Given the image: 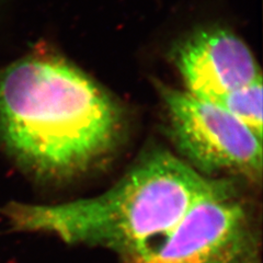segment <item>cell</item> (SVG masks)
Returning a JSON list of instances; mask_svg holds the SVG:
<instances>
[{"mask_svg": "<svg viewBox=\"0 0 263 263\" xmlns=\"http://www.w3.org/2000/svg\"><path fill=\"white\" fill-rule=\"evenodd\" d=\"M124 123L121 105L59 55L34 49L0 70V145L39 180L70 179L109 158Z\"/></svg>", "mask_w": 263, "mask_h": 263, "instance_id": "6da1fadb", "label": "cell"}, {"mask_svg": "<svg viewBox=\"0 0 263 263\" xmlns=\"http://www.w3.org/2000/svg\"><path fill=\"white\" fill-rule=\"evenodd\" d=\"M218 180L202 176L174 153L152 149L97 196L57 204L9 202L2 213L16 232L52 235L122 259L174 227Z\"/></svg>", "mask_w": 263, "mask_h": 263, "instance_id": "7a4b0ae2", "label": "cell"}, {"mask_svg": "<svg viewBox=\"0 0 263 263\" xmlns=\"http://www.w3.org/2000/svg\"><path fill=\"white\" fill-rule=\"evenodd\" d=\"M178 157L202 176L262 179V137L221 106L155 80Z\"/></svg>", "mask_w": 263, "mask_h": 263, "instance_id": "3957f363", "label": "cell"}, {"mask_svg": "<svg viewBox=\"0 0 263 263\" xmlns=\"http://www.w3.org/2000/svg\"><path fill=\"white\" fill-rule=\"evenodd\" d=\"M122 263H260L252 213L232 179H219L168 232Z\"/></svg>", "mask_w": 263, "mask_h": 263, "instance_id": "277c9868", "label": "cell"}, {"mask_svg": "<svg viewBox=\"0 0 263 263\" xmlns=\"http://www.w3.org/2000/svg\"><path fill=\"white\" fill-rule=\"evenodd\" d=\"M174 62L186 91L215 104L234 90L262 80L250 48L225 29L195 32L177 45Z\"/></svg>", "mask_w": 263, "mask_h": 263, "instance_id": "5b68a950", "label": "cell"}, {"mask_svg": "<svg viewBox=\"0 0 263 263\" xmlns=\"http://www.w3.org/2000/svg\"><path fill=\"white\" fill-rule=\"evenodd\" d=\"M262 80L241 87L227 95L217 105L221 106L245 125L262 137L263 130Z\"/></svg>", "mask_w": 263, "mask_h": 263, "instance_id": "8992f818", "label": "cell"}]
</instances>
